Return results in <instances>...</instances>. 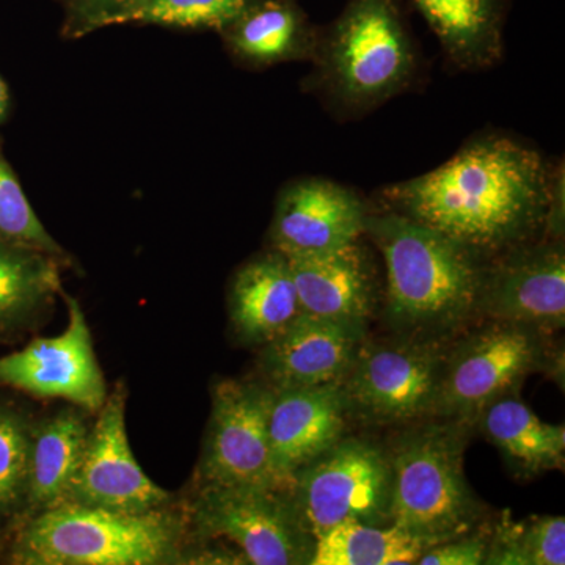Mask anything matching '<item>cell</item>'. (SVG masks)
Here are the masks:
<instances>
[{
    "label": "cell",
    "mask_w": 565,
    "mask_h": 565,
    "mask_svg": "<svg viewBox=\"0 0 565 565\" xmlns=\"http://www.w3.org/2000/svg\"><path fill=\"white\" fill-rule=\"evenodd\" d=\"M255 0H140L128 24L221 32Z\"/></svg>",
    "instance_id": "obj_26"
},
{
    "label": "cell",
    "mask_w": 565,
    "mask_h": 565,
    "mask_svg": "<svg viewBox=\"0 0 565 565\" xmlns=\"http://www.w3.org/2000/svg\"><path fill=\"white\" fill-rule=\"evenodd\" d=\"M486 564L564 565V516H535L531 522L505 519L490 534Z\"/></svg>",
    "instance_id": "obj_25"
},
{
    "label": "cell",
    "mask_w": 565,
    "mask_h": 565,
    "mask_svg": "<svg viewBox=\"0 0 565 565\" xmlns=\"http://www.w3.org/2000/svg\"><path fill=\"white\" fill-rule=\"evenodd\" d=\"M68 327L54 338H39L22 351L0 356V384L36 397L65 399L98 412L107 399L106 382L79 302L61 289Z\"/></svg>",
    "instance_id": "obj_13"
},
{
    "label": "cell",
    "mask_w": 565,
    "mask_h": 565,
    "mask_svg": "<svg viewBox=\"0 0 565 565\" xmlns=\"http://www.w3.org/2000/svg\"><path fill=\"white\" fill-rule=\"evenodd\" d=\"M180 520L163 508L121 512L61 503L43 509L25 527L14 561L25 565L169 564L180 561Z\"/></svg>",
    "instance_id": "obj_5"
},
{
    "label": "cell",
    "mask_w": 565,
    "mask_h": 565,
    "mask_svg": "<svg viewBox=\"0 0 565 565\" xmlns=\"http://www.w3.org/2000/svg\"><path fill=\"white\" fill-rule=\"evenodd\" d=\"M273 399V386L259 382L228 379L214 385L199 468L203 486L286 489L275 473L270 452Z\"/></svg>",
    "instance_id": "obj_10"
},
{
    "label": "cell",
    "mask_w": 565,
    "mask_h": 565,
    "mask_svg": "<svg viewBox=\"0 0 565 565\" xmlns=\"http://www.w3.org/2000/svg\"><path fill=\"white\" fill-rule=\"evenodd\" d=\"M302 313L366 327L379 297L373 256L362 244L286 256Z\"/></svg>",
    "instance_id": "obj_17"
},
{
    "label": "cell",
    "mask_w": 565,
    "mask_h": 565,
    "mask_svg": "<svg viewBox=\"0 0 565 565\" xmlns=\"http://www.w3.org/2000/svg\"><path fill=\"white\" fill-rule=\"evenodd\" d=\"M10 106L9 87H7L6 81L0 76V122L6 118L7 110Z\"/></svg>",
    "instance_id": "obj_31"
},
{
    "label": "cell",
    "mask_w": 565,
    "mask_h": 565,
    "mask_svg": "<svg viewBox=\"0 0 565 565\" xmlns=\"http://www.w3.org/2000/svg\"><path fill=\"white\" fill-rule=\"evenodd\" d=\"M0 243L20 245L65 259V250L47 233L6 156L0 151Z\"/></svg>",
    "instance_id": "obj_27"
},
{
    "label": "cell",
    "mask_w": 565,
    "mask_h": 565,
    "mask_svg": "<svg viewBox=\"0 0 565 565\" xmlns=\"http://www.w3.org/2000/svg\"><path fill=\"white\" fill-rule=\"evenodd\" d=\"M29 449L31 430L20 416L0 408V514L25 497Z\"/></svg>",
    "instance_id": "obj_28"
},
{
    "label": "cell",
    "mask_w": 565,
    "mask_h": 565,
    "mask_svg": "<svg viewBox=\"0 0 565 565\" xmlns=\"http://www.w3.org/2000/svg\"><path fill=\"white\" fill-rule=\"evenodd\" d=\"M228 302L234 332L245 343H267L302 313L288 258L275 248L234 274Z\"/></svg>",
    "instance_id": "obj_19"
},
{
    "label": "cell",
    "mask_w": 565,
    "mask_h": 565,
    "mask_svg": "<svg viewBox=\"0 0 565 565\" xmlns=\"http://www.w3.org/2000/svg\"><path fill=\"white\" fill-rule=\"evenodd\" d=\"M349 418L341 384L274 390L269 441L282 487L289 489L296 471L344 437Z\"/></svg>",
    "instance_id": "obj_16"
},
{
    "label": "cell",
    "mask_w": 565,
    "mask_h": 565,
    "mask_svg": "<svg viewBox=\"0 0 565 565\" xmlns=\"http://www.w3.org/2000/svg\"><path fill=\"white\" fill-rule=\"evenodd\" d=\"M58 262L47 253L0 243V326L28 318L61 294Z\"/></svg>",
    "instance_id": "obj_24"
},
{
    "label": "cell",
    "mask_w": 565,
    "mask_h": 565,
    "mask_svg": "<svg viewBox=\"0 0 565 565\" xmlns=\"http://www.w3.org/2000/svg\"><path fill=\"white\" fill-rule=\"evenodd\" d=\"M364 338V326L300 313L263 344L259 366L274 390L341 384Z\"/></svg>",
    "instance_id": "obj_15"
},
{
    "label": "cell",
    "mask_w": 565,
    "mask_h": 565,
    "mask_svg": "<svg viewBox=\"0 0 565 565\" xmlns=\"http://www.w3.org/2000/svg\"><path fill=\"white\" fill-rule=\"evenodd\" d=\"M490 533L478 527L473 533L449 539L430 546L419 556V565H479L486 564Z\"/></svg>",
    "instance_id": "obj_30"
},
{
    "label": "cell",
    "mask_w": 565,
    "mask_h": 565,
    "mask_svg": "<svg viewBox=\"0 0 565 565\" xmlns=\"http://www.w3.org/2000/svg\"><path fill=\"white\" fill-rule=\"evenodd\" d=\"M437 36L446 61L460 71H484L504 54L512 0H412Z\"/></svg>",
    "instance_id": "obj_20"
},
{
    "label": "cell",
    "mask_w": 565,
    "mask_h": 565,
    "mask_svg": "<svg viewBox=\"0 0 565 565\" xmlns=\"http://www.w3.org/2000/svg\"><path fill=\"white\" fill-rule=\"evenodd\" d=\"M88 429L79 414L62 412L31 430L25 497L41 509L63 503L84 455Z\"/></svg>",
    "instance_id": "obj_22"
},
{
    "label": "cell",
    "mask_w": 565,
    "mask_h": 565,
    "mask_svg": "<svg viewBox=\"0 0 565 565\" xmlns=\"http://www.w3.org/2000/svg\"><path fill=\"white\" fill-rule=\"evenodd\" d=\"M473 426L429 418L404 426L388 448L392 523L430 546L473 533L484 522V504L463 473Z\"/></svg>",
    "instance_id": "obj_4"
},
{
    "label": "cell",
    "mask_w": 565,
    "mask_h": 565,
    "mask_svg": "<svg viewBox=\"0 0 565 565\" xmlns=\"http://www.w3.org/2000/svg\"><path fill=\"white\" fill-rule=\"evenodd\" d=\"M364 234L385 259V316L394 332L448 341L479 318L486 259L394 212L370 211Z\"/></svg>",
    "instance_id": "obj_2"
},
{
    "label": "cell",
    "mask_w": 565,
    "mask_h": 565,
    "mask_svg": "<svg viewBox=\"0 0 565 565\" xmlns=\"http://www.w3.org/2000/svg\"><path fill=\"white\" fill-rule=\"evenodd\" d=\"M430 545L394 525L344 522L316 539L310 565H407Z\"/></svg>",
    "instance_id": "obj_23"
},
{
    "label": "cell",
    "mask_w": 565,
    "mask_h": 565,
    "mask_svg": "<svg viewBox=\"0 0 565 565\" xmlns=\"http://www.w3.org/2000/svg\"><path fill=\"white\" fill-rule=\"evenodd\" d=\"M476 424L520 478L564 467V424L545 423L516 393L487 405Z\"/></svg>",
    "instance_id": "obj_21"
},
{
    "label": "cell",
    "mask_w": 565,
    "mask_h": 565,
    "mask_svg": "<svg viewBox=\"0 0 565 565\" xmlns=\"http://www.w3.org/2000/svg\"><path fill=\"white\" fill-rule=\"evenodd\" d=\"M370 207L362 196L327 178H299L278 193L270 248L285 256L337 250L364 236Z\"/></svg>",
    "instance_id": "obj_14"
},
{
    "label": "cell",
    "mask_w": 565,
    "mask_h": 565,
    "mask_svg": "<svg viewBox=\"0 0 565 565\" xmlns=\"http://www.w3.org/2000/svg\"><path fill=\"white\" fill-rule=\"evenodd\" d=\"M217 33L234 62L264 70L313 61L319 28L296 0H255Z\"/></svg>",
    "instance_id": "obj_18"
},
{
    "label": "cell",
    "mask_w": 565,
    "mask_h": 565,
    "mask_svg": "<svg viewBox=\"0 0 565 565\" xmlns=\"http://www.w3.org/2000/svg\"><path fill=\"white\" fill-rule=\"evenodd\" d=\"M305 90L340 117L360 118L407 90L419 70L418 51L397 0H349L319 28Z\"/></svg>",
    "instance_id": "obj_3"
},
{
    "label": "cell",
    "mask_w": 565,
    "mask_h": 565,
    "mask_svg": "<svg viewBox=\"0 0 565 565\" xmlns=\"http://www.w3.org/2000/svg\"><path fill=\"white\" fill-rule=\"evenodd\" d=\"M487 321L448 341L435 418L475 426L487 405L516 393L527 375L552 359L545 333L519 323Z\"/></svg>",
    "instance_id": "obj_7"
},
{
    "label": "cell",
    "mask_w": 565,
    "mask_h": 565,
    "mask_svg": "<svg viewBox=\"0 0 565 565\" xmlns=\"http://www.w3.org/2000/svg\"><path fill=\"white\" fill-rule=\"evenodd\" d=\"M552 167L534 147L482 134L430 172L386 185L377 210L423 223L479 258L544 236Z\"/></svg>",
    "instance_id": "obj_1"
},
{
    "label": "cell",
    "mask_w": 565,
    "mask_h": 565,
    "mask_svg": "<svg viewBox=\"0 0 565 565\" xmlns=\"http://www.w3.org/2000/svg\"><path fill=\"white\" fill-rule=\"evenodd\" d=\"M292 503L313 539L344 522L392 523V470L385 448L344 437L294 473Z\"/></svg>",
    "instance_id": "obj_8"
},
{
    "label": "cell",
    "mask_w": 565,
    "mask_h": 565,
    "mask_svg": "<svg viewBox=\"0 0 565 565\" xmlns=\"http://www.w3.org/2000/svg\"><path fill=\"white\" fill-rule=\"evenodd\" d=\"M448 341L397 333L386 340L364 338L341 382L349 416L403 427L435 418Z\"/></svg>",
    "instance_id": "obj_6"
},
{
    "label": "cell",
    "mask_w": 565,
    "mask_h": 565,
    "mask_svg": "<svg viewBox=\"0 0 565 565\" xmlns=\"http://www.w3.org/2000/svg\"><path fill=\"white\" fill-rule=\"evenodd\" d=\"M193 525L202 537L232 542L247 564L310 565L313 557L316 541L288 489L203 486Z\"/></svg>",
    "instance_id": "obj_9"
},
{
    "label": "cell",
    "mask_w": 565,
    "mask_h": 565,
    "mask_svg": "<svg viewBox=\"0 0 565 565\" xmlns=\"http://www.w3.org/2000/svg\"><path fill=\"white\" fill-rule=\"evenodd\" d=\"M140 0H61L63 7L62 35L79 40L99 29L128 24Z\"/></svg>",
    "instance_id": "obj_29"
},
{
    "label": "cell",
    "mask_w": 565,
    "mask_h": 565,
    "mask_svg": "<svg viewBox=\"0 0 565 565\" xmlns=\"http://www.w3.org/2000/svg\"><path fill=\"white\" fill-rule=\"evenodd\" d=\"M172 493L152 482L137 463L126 434V392L118 386L88 430L79 468L63 503L121 512L166 508Z\"/></svg>",
    "instance_id": "obj_12"
},
{
    "label": "cell",
    "mask_w": 565,
    "mask_h": 565,
    "mask_svg": "<svg viewBox=\"0 0 565 565\" xmlns=\"http://www.w3.org/2000/svg\"><path fill=\"white\" fill-rule=\"evenodd\" d=\"M479 318L550 334L565 323L564 239L539 237L487 259L478 294Z\"/></svg>",
    "instance_id": "obj_11"
}]
</instances>
